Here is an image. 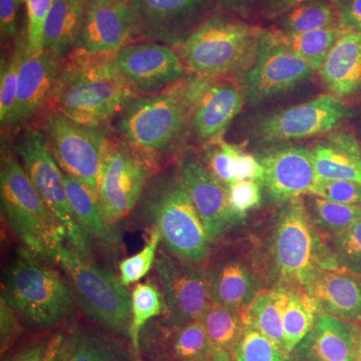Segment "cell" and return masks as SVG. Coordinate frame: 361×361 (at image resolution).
Masks as SVG:
<instances>
[{"label": "cell", "mask_w": 361, "mask_h": 361, "mask_svg": "<svg viewBox=\"0 0 361 361\" xmlns=\"http://www.w3.org/2000/svg\"><path fill=\"white\" fill-rule=\"evenodd\" d=\"M132 322L130 329V342L135 350L141 355L140 339L142 329L165 308L163 294L153 282L137 283L132 293ZM142 356V355H141Z\"/></svg>", "instance_id": "8d00e7d4"}, {"label": "cell", "mask_w": 361, "mask_h": 361, "mask_svg": "<svg viewBox=\"0 0 361 361\" xmlns=\"http://www.w3.org/2000/svg\"><path fill=\"white\" fill-rule=\"evenodd\" d=\"M134 33L129 0L87 7L75 49L92 54H115Z\"/></svg>", "instance_id": "44dd1931"}, {"label": "cell", "mask_w": 361, "mask_h": 361, "mask_svg": "<svg viewBox=\"0 0 361 361\" xmlns=\"http://www.w3.org/2000/svg\"><path fill=\"white\" fill-rule=\"evenodd\" d=\"M85 8L90 6H99V4H113V2L122 1V0H82Z\"/></svg>", "instance_id": "db71d44e"}, {"label": "cell", "mask_w": 361, "mask_h": 361, "mask_svg": "<svg viewBox=\"0 0 361 361\" xmlns=\"http://www.w3.org/2000/svg\"><path fill=\"white\" fill-rule=\"evenodd\" d=\"M134 33L149 42L179 47L207 20L212 0H129Z\"/></svg>", "instance_id": "9a60e30c"}, {"label": "cell", "mask_w": 361, "mask_h": 361, "mask_svg": "<svg viewBox=\"0 0 361 361\" xmlns=\"http://www.w3.org/2000/svg\"><path fill=\"white\" fill-rule=\"evenodd\" d=\"M54 0H25L27 13L25 51L28 54L42 51V37L47 14Z\"/></svg>", "instance_id": "7bdbcfd3"}, {"label": "cell", "mask_w": 361, "mask_h": 361, "mask_svg": "<svg viewBox=\"0 0 361 361\" xmlns=\"http://www.w3.org/2000/svg\"><path fill=\"white\" fill-rule=\"evenodd\" d=\"M287 287L283 312V330L289 355L313 329L318 310L310 294L300 287Z\"/></svg>", "instance_id": "836d02e7"}, {"label": "cell", "mask_w": 361, "mask_h": 361, "mask_svg": "<svg viewBox=\"0 0 361 361\" xmlns=\"http://www.w3.org/2000/svg\"><path fill=\"white\" fill-rule=\"evenodd\" d=\"M179 171L212 244L243 221L233 212L227 186L209 171L200 156L187 151L180 158Z\"/></svg>", "instance_id": "e0dca14e"}, {"label": "cell", "mask_w": 361, "mask_h": 361, "mask_svg": "<svg viewBox=\"0 0 361 361\" xmlns=\"http://www.w3.org/2000/svg\"><path fill=\"white\" fill-rule=\"evenodd\" d=\"M25 47V40L20 39L16 44V49L8 59H1L0 68V123L6 122L16 103L18 90V68L21 54Z\"/></svg>", "instance_id": "60d3db41"}, {"label": "cell", "mask_w": 361, "mask_h": 361, "mask_svg": "<svg viewBox=\"0 0 361 361\" xmlns=\"http://www.w3.org/2000/svg\"><path fill=\"white\" fill-rule=\"evenodd\" d=\"M156 160L123 139H106L102 153L97 198L106 222L111 227L127 217L141 199Z\"/></svg>", "instance_id": "30bf717a"}, {"label": "cell", "mask_w": 361, "mask_h": 361, "mask_svg": "<svg viewBox=\"0 0 361 361\" xmlns=\"http://www.w3.org/2000/svg\"><path fill=\"white\" fill-rule=\"evenodd\" d=\"M332 251L342 267L361 274V219L341 234L332 236Z\"/></svg>", "instance_id": "b9f144b4"}, {"label": "cell", "mask_w": 361, "mask_h": 361, "mask_svg": "<svg viewBox=\"0 0 361 361\" xmlns=\"http://www.w3.org/2000/svg\"><path fill=\"white\" fill-rule=\"evenodd\" d=\"M68 201L92 246H97L110 260L118 258L120 238L116 227L104 220L97 195L80 180L63 173Z\"/></svg>", "instance_id": "4316f807"}, {"label": "cell", "mask_w": 361, "mask_h": 361, "mask_svg": "<svg viewBox=\"0 0 361 361\" xmlns=\"http://www.w3.org/2000/svg\"><path fill=\"white\" fill-rule=\"evenodd\" d=\"M18 1H20V4H21V2H25V0H18Z\"/></svg>", "instance_id": "9f6ffc18"}, {"label": "cell", "mask_w": 361, "mask_h": 361, "mask_svg": "<svg viewBox=\"0 0 361 361\" xmlns=\"http://www.w3.org/2000/svg\"><path fill=\"white\" fill-rule=\"evenodd\" d=\"M332 96L350 99L361 92V32L343 30L319 70Z\"/></svg>", "instance_id": "d4e9b609"}, {"label": "cell", "mask_w": 361, "mask_h": 361, "mask_svg": "<svg viewBox=\"0 0 361 361\" xmlns=\"http://www.w3.org/2000/svg\"><path fill=\"white\" fill-rule=\"evenodd\" d=\"M310 195L348 205L361 206V185L341 180L318 179Z\"/></svg>", "instance_id": "ee69618b"}, {"label": "cell", "mask_w": 361, "mask_h": 361, "mask_svg": "<svg viewBox=\"0 0 361 361\" xmlns=\"http://www.w3.org/2000/svg\"><path fill=\"white\" fill-rule=\"evenodd\" d=\"M265 30L273 42L305 59L313 70L319 71L343 30L334 26L300 33L284 32L278 28Z\"/></svg>", "instance_id": "d6a6232c"}, {"label": "cell", "mask_w": 361, "mask_h": 361, "mask_svg": "<svg viewBox=\"0 0 361 361\" xmlns=\"http://www.w3.org/2000/svg\"><path fill=\"white\" fill-rule=\"evenodd\" d=\"M318 312L345 322L361 320V281L341 269H320L304 289Z\"/></svg>", "instance_id": "cb8c5ba5"}, {"label": "cell", "mask_w": 361, "mask_h": 361, "mask_svg": "<svg viewBox=\"0 0 361 361\" xmlns=\"http://www.w3.org/2000/svg\"><path fill=\"white\" fill-rule=\"evenodd\" d=\"M228 189V198L233 212L242 220L261 202L260 183L256 180H241L232 183Z\"/></svg>", "instance_id": "f6af8a7d"}, {"label": "cell", "mask_w": 361, "mask_h": 361, "mask_svg": "<svg viewBox=\"0 0 361 361\" xmlns=\"http://www.w3.org/2000/svg\"><path fill=\"white\" fill-rule=\"evenodd\" d=\"M312 1H329L331 4H338L344 0H262L261 8L264 18L268 20H274L283 16L294 7Z\"/></svg>", "instance_id": "681fc988"}, {"label": "cell", "mask_w": 361, "mask_h": 361, "mask_svg": "<svg viewBox=\"0 0 361 361\" xmlns=\"http://www.w3.org/2000/svg\"><path fill=\"white\" fill-rule=\"evenodd\" d=\"M214 78L190 73L159 94L137 97L123 109L116 130L123 141L156 160L191 128L195 109Z\"/></svg>", "instance_id": "7a4b0ae2"}, {"label": "cell", "mask_w": 361, "mask_h": 361, "mask_svg": "<svg viewBox=\"0 0 361 361\" xmlns=\"http://www.w3.org/2000/svg\"><path fill=\"white\" fill-rule=\"evenodd\" d=\"M144 209L151 228L160 232L165 251L194 264L206 260L212 242L180 178L154 180Z\"/></svg>", "instance_id": "8992f818"}, {"label": "cell", "mask_w": 361, "mask_h": 361, "mask_svg": "<svg viewBox=\"0 0 361 361\" xmlns=\"http://www.w3.org/2000/svg\"><path fill=\"white\" fill-rule=\"evenodd\" d=\"M240 149L222 137L204 144L203 154L200 157L209 171L223 184L229 186L237 182L236 164Z\"/></svg>", "instance_id": "f35d334b"}, {"label": "cell", "mask_w": 361, "mask_h": 361, "mask_svg": "<svg viewBox=\"0 0 361 361\" xmlns=\"http://www.w3.org/2000/svg\"><path fill=\"white\" fill-rule=\"evenodd\" d=\"M310 151L320 179L361 185V142L350 130H332L316 141Z\"/></svg>", "instance_id": "484cf974"}, {"label": "cell", "mask_w": 361, "mask_h": 361, "mask_svg": "<svg viewBox=\"0 0 361 361\" xmlns=\"http://www.w3.org/2000/svg\"><path fill=\"white\" fill-rule=\"evenodd\" d=\"M212 1L227 11L245 14L248 13L253 0H212Z\"/></svg>", "instance_id": "f5cc1de1"}, {"label": "cell", "mask_w": 361, "mask_h": 361, "mask_svg": "<svg viewBox=\"0 0 361 361\" xmlns=\"http://www.w3.org/2000/svg\"><path fill=\"white\" fill-rule=\"evenodd\" d=\"M161 241L160 232L156 228H151L146 245L142 247V250L130 257L123 259L118 263L120 280L126 287L137 283L148 274L155 264L158 255L157 251Z\"/></svg>", "instance_id": "ab89813d"}, {"label": "cell", "mask_w": 361, "mask_h": 361, "mask_svg": "<svg viewBox=\"0 0 361 361\" xmlns=\"http://www.w3.org/2000/svg\"><path fill=\"white\" fill-rule=\"evenodd\" d=\"M337 26L361 32V0H344L336 4Z\"/></svg>", "instance_id": "7dc6e473"}, {"label": "cell", "mask_w": 361, "mask_h": 361, "mask_svg": "<svg viewBox=\"0 0 361 361\" xmlns=\"http://www.w3.org/2000/svg\"><path fill=\"white\" fill-rule=\"evenodd\" d=\"M116 61L130 87L145 96L169 89L189 73L179 52L159 42L125 45L116 52Z\"/></svg>", "instance_id": "2e32d148"}, {"label": "cell", "mask_w": 361, "mask_h": 361, "mask_svg": "<svg viewBox=\"0 0 361 361\" xmlns=\"http://www.w3.org/2000/svg\"><path fill=\"white\" fill-rule=\"evenodd\" d=\"M262 28L211 16L176 51L193 75L243 80L255 59Z\"/></svg>", "instance_id": "5b68a950"}, {"label": "cell", "mask_w": 361, "mask_h": 361, "mask_svg": "<svg viewBox=\"0 0 361 361\" xmlns=\"http://www.w3.org/2000/svg\"><path fill=\"white\" fill-rule=\"evenodd\" d=\"M356 360L361 361V329H357V343H356Z\"/></svg>", "instance_id": "11a10c76"}, {"label": "cell", "mask_w": 361, "mask_h": 361, "mask_svg": "<svg viewBox=\"0 0 361 361\" xmlns=\"http://www.w3.org/2000/svg\"><path fill=\"white\" fill-rule=\"evenodd\" d=\"M246 97L242 82L233 78H216L202 94L192 118L191 130L197 141L222 139L228 126L238 115Z\"/></svg>", "instance_id": "7402d4cb"}, {"label": "cell", "mask_w": 361, "mask_h": 361, "mask_svg": "<svg viewBox=\"0 0 361 361\" xmlns=\"http://www.w3.org/2000/svg\"><path fill=\"white\" fill-rule=\"evenodd\" d=\"M139 96L121 73L116 54L73 49L63 59L49 106L80 125L101 128Z\"/></svg>", "instance_id": "6da1fadb"}, {"label": "cell", "mask_w": 361, "mask_h": 361, "mask_svg": "<svg viewBox=\"0 0 361 361\" xmlns=\"http://www.w3.org/2000/svg\"><path fill=\"white\" fill-rule=\"evenodd\" d=\"M206 273L211 303L243 310L259 293L254 273L242 259H219Z\"/></svg>", "instance_id": "f1b7e54d"}, {"label": "cell", "mask_w": 361, "mask_h": 361, "mask_svg": "<svg viewBox=\"0 0 361 361\" xmlns=\"http://www.w3.org/2000/svg\"><path fill=\"white\" fill-rule=\"evenodd\" d=\"M286 301L287 287L279 285L270 290L259 292L242 310V314L246 325L257 330L287 353L283 330Z\"/></svg>", "instance_id": "4dcf8cb0"}, {"label": "cell", "mask_w": 361, "mask_h": 361, "mask_svg": "<svg viewBox=\"0 0 361 361\" xmlns=\"http://www.w3.org/2000/svg\"><path fill=\"white\" fill-rule=\"evenodd\" d=\"M155 268L165 304L161 322L179 327L200 320L211 304L206 271L167 251L157 255Z\"/></svg>", "instance_id": "4fadbf2b"}, {"label": "cell", "mask_w": 361, "mask_h": 361, "mask_svg": "<svg viewBox=\"0 0 361 361\" xmlns=\"http://www.w3.org/2000/svg\"><path fill=\"white\" fill-rule=\"evenodd\" d=\"M44 361H66L65 334L56 332L49 337Z\"/></svg>", "instance_id": "816d5d0a"}, {"label": "cell", "mask_w": 361, "mask_h": 361, "mask_svg": "<svg viewBox=\"0 0 361 361\" xmlns=\"http://www.w3.org/2000/svg\"><path fill=\"white\" fill-rule=\"evenodd\" d=\"M200 322L212 344L214 360L233 361V353L246 327L242 310L211 303Z\"/></svg>", "instance_id": "1f68e13d"}, {"label": "cell", "mask_w": 361, "mask_h": 361, "mask_svg": "<svg viewBox=\"0 0 361 361\" xmlns=\"http://www.w3.org/2000/svg\"><path fill=\"white\" fill-rule=\"evenodd\" d=\"M351 116L353 111L343 101L323 94L263 116L253 127V137L263 144H282L324 135Z\"/></svg>", "instance_id": "7c38bea8"}, {"label": "cell", "mask_w": 361, "mask_h": 361, "mask_svg": "<svg viewBox=\"0 0 361 361\" xmlns=\"http://www.w3.org/2000/svg\"><path fill=\"white\" fill-rule=\"evenodd\" d=\"M140 349L144 361H215L200 320L179 327L152 320L142 329Z\"/></svg>", "instance_id": "ffe728a7"}, {"label": "cell", "mask_w": 361, "mask_h": 361, "mask_svg": "<svg viewBox=\"0 0 361 361\" xmlns=\"http://www.w3.org/2000/svg\"><path fill=\"white\" fill-rule=\"evenodd\" d=\"M1 212L21 244V250L59 264L66 231L37 193L25 168L11 155L2 157Z\"/></svg>", "instance_id": "3957f363"}, {"label": "cell", "mask_w": 361, "mask_h": 361, "mask_svg": "<svg viewBox=\"0 0 361 361\" xmlns=\"http://www.w3.org/2000/svg\"><path fill=\"white\" fill-rule=\"evenodd\" d=\"M280 28L284 32L300 33L337 26L336 4L312 1L301 4L280 16Z\"/></svg>", "instance_id": "d590c367"}, {"label": "cell", "mask_w": 361, "mask_h": 361, "mask_svg": "<svg viewBox=\"0 0 361 361\" xmlns=\"http://www.w3.org/2000/svg\"><path fill=\"white\" fill-rule=\"evenodd\" d=\"M275 267L285 286L305 289L320 269H341L311 224L303 199H294L278 216L273 236Z\"/></svg>", "instance_id": "52a82bcc"}, {"label": "cell", "mask_w": 361, "mask_h": 361, "mask_svg": "<svg viewBox=\"0 0 361 361\" xmlns=\"http://www.w3.org/2000/svg\"><path fill=\"white\" fill-rule=\"evenodd\" d=\"M14 149L37 193L66 231L68 247L92 261V242L78 222L66 194L63 172L52 156L44 130L30 128L16 137Z\"/></svg>", "instance_id": "9c48e42d"}, {"label": "cell", "mask_w": 361, "mask_h": 361, "mask_svg": "<svg viewBox=\"0 0 361 361\" xmlns=\"http://www.w3.org/2000/svg\"><path fill=\"white\" fill-rule=\"evenodd\" d=\"M85 9L82 0H54L45 21L42 51L68 58L77 45Z\"/></svg>", "instance_id": "f546056e"}, {"label": "cell", "mask_w": 361, "mask_h": 361, "mask_svg": "<svg viewBox=\"0 0 361 361\" xmlns=\"http://www.w3.org/2000/svg\"><path fill=\"white\" fill-rule=\"evenodd\" d=\"M289 353L246 325L233 353V361H289Z\"/></svg>", "instance_id": "74e56055"}, {"label": "cell", "mask_w": 361, "mask_h": 361, "mask_svg": "<svg viewBox=\"0 0 361 361\" xmlns=\"http://www.w3.org/2000/svg\"><path fill=\"white\" fill-rule=\"evenodd\" d=\"M45 263L20 250L1 283V298L23 325L35 330L54 329L71 315L77 303L71 284Z\"/></svg>", "instance_id": "277c9868"}, {"label": "cell", "mask_w": 361, "mask_h": 361, "mask_svg": "<svg viewBox=\"0 0 361 361\" xmlns=\"http://www.w3.org/2000/svg\"><path fill=\"white\" fill-rule=\"evenodd\" d=\"M357 329L348 322L318 312L314 325L294 349L296 361L356 360Z\"/></svg>", "instance_id": "603a6c76"}, {"label": "cell", "mask_w": 361, "mask_h": 361, "mask_svg": "<svg viewBox=\"0 0 361 361\" xmlns=\"http://www.w3.org/2000/svg\"><path fill=\"white\" fill-rule=\"evenodd\" d=\"M314 71L305 59L273 42L262 28L255 59L241 82L247 104L256 106L270 101L308 80Z\"/></svg>", "instance_id": "5bb4252c"}, {"label": "cell", "mask_w": 361, "mask_h": 361, "mask_svg": "<svg viewBox=\"0 0 361 361\" xmlns=\"http://www.w3.org/2000/svg\"><path fill=\"white\" fill-rule=\"evenodd\" d=\"M305 203L311 224L315 229L336 236L361 219V206L348 205L310 195Z\"/></svg>", "instance_id": "e575fe53"}, {"label": "cell", "mask_w": 361, "mask_h": 361, "mask_svg": "<svg viewBox=\"0 0 361 361\" xmlns=\"http://www.w3.org/2000/svg\"><path fill=\"white\" fill-rule=\"evenodd\" d=\"M23 331V323L11 305L0 298V351L1 355L20 339Z\"/></svg>", "instance_id": "bcb514c9"}, {"label": "cell", "mask_w": 361, "mask_h": 361, "mask_svg": "<svg viewBox=\"0 0 361 361\" xmlns=\"http://www.w3.org/2000/svg\"><path fill=\"white\" fill-rule=\"evenodd\" d=\"M59 264L65 270L80 310L102 329L130 341L132 294L111 271L63 246Z\"/></svg>", "instance_id": "ba28073f"}, {"label": "cell", "mask_w": 361, "mask_h": 361, "mask_svg": "<svg viewBox=\"0 0 361 361\" xmlns=\"http://www.w3.org/2000/svg\"><path fill=\"white\" fill-rule=\"evenodd\" d=\"M18 4V0H0V35L2 42L13 39L16 37Z\"/></svg>", "instance_id": "c3c4849f"}, {"label": "cell", "mask_w": 361, "mask_h": 361, "mask_svg": "<svg viewBox=\"0 0 361 361\" xmlns=\"http://www.w3.org/2000/svg\"><path fill=\"white\" fill-rule=\"evenodd\" d=\"M63 59L49 52L28 54L23 49L18 68L16 103L2 128H16L49 106Z\"/></svg>", "instance_id": "d6986e66"}, {"label": "cell", "mask_w": 361, "mask_h": 361, "mask_svg": "<svg viewBox=\"0 0 361 361\" xmlns=\"http://www.w3.org/2000/svg\"><path fill=\"white\" fill-rule=\"evenodd\" d=\"M42 130L61 171L97 195L102 153L108 139L104 130L80 125L54 110L45 115Z\"/></svg>", "instance_id": "8fae6325"}, {"label": "cell", "mask_w": 361, "mask_h": 361, "mask_svg": "<svg viewBox=\"0 0 361 361\" xmlns=\"http://www.w3.org/2000/svg\"><path fill=\"white\" fill-rule=\"evenodd\" d=\"M65 343L66 361H144L128 339L104 329L73 325Z\"/></svg>", "instance_id": "83f0119b"}, {"label": "cell", "mask_w": 361, "mask_h": 361, "mask_svg": "<svg viewBox=\"0 0 361 361\" xmlns=\"http://www.w3.org/2000/svg\"><path fill=\"white\" fill-rule=\"evenodd\" d=\"M266 191L276 203H288L310 194L319 177L310 149L300 145H275L259 157Z\"/></svg>", "instance_id": "ac0fdd59"}, {"label": "cell", "mask_w": 361, "mask_h": 361, "mask_svg": "<svg viewBox=\"0 0 361 361\" xmlns=\"http://www.w3.org/2000/svg\"><path fill=\"white\" fill-rule=\"evenodd\" d=\"M49 338H39L28 342L18 349L7 361H44Z\"/></svg>", "instance_id": "f907efd6"}]
</instances>
